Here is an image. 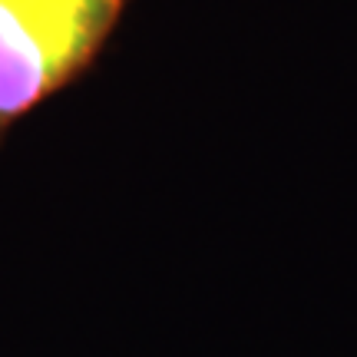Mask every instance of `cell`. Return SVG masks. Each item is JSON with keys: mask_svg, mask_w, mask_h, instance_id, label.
I'll return each mask as SVG.
<instances>
[{"mask_svg": "<svg viewBox=\"0 0 357 357\" xmlns=\"http://www.w3.org/2000/svg\"><path fill=\"white\" fill-rule=\"evenodd\" d=\"M132 0H0V142L100 60Z\"/></svg>", "mask_w": 357, "mask_h": 357, "instance_id": "1", "label": "cell"}]
</instances>
